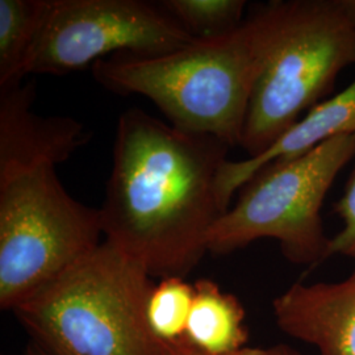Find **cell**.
Here are the masks:
<instances>
[{
	"label": "cell",
	"mask_w": 355,
	"mask_h": 355,
	"mask_svg": "<svg viewBox=\"0 0 355 355\" xmlns=\"http://www.w3.org/2000/svg\"><path fill=\"white\" fill-rule=\"evenodd\" d=\"M275 324L316 355H355V268L340 282H296L272 300Z\"/></svg>",
	"instance_id": "cell-9"
},
{
	"label": "cell",
	"mask_w": 355,
	"mask_h": 355,
	"mask_svg": "<svg viewBox=\"0 0 355 355\" xmlns=\"http://www.w3.org/2000/svg\"><path fill=\"white\" fill-rule=\"evenodd\" d=\"M26 355H51L46 350H44L38 343L29 341L26 345Z\"/></svg>",
	"instance_id": "cell-18"
},
{
	"label": "cell",
	"mask_w": 355,
	"mask_h": 355,
	"mask_svg": "<svg viewBox=\"0 0 355 355\" xmlns=\"http://www.w3.org/2000/svg\"><path fill=\"white\" fill-rule=\"evenodd\" d=\"M193 40L161 6L146 1L51 0L26 76L67 74L117 53L164 54Z\"/></svg>",
	"instance_id": "cell-7"
},
{
	"label": "cell",
	"mask_w": 355,
	"mask_h": 355,
	"mask_svg": "<svg viewBox=\"0 0 355 355\" xmlns=\"http://www.w3.org/2000/svg\"><path fill=\"white\" fill-rule=\"evenodd\" d=\"M193 288L186 343L196 350L214 355L232 354L248 347L246 312L239 297L205 278L198 280Z\"/></svg>",
	"instance_id": "cell-11"
},
{
	"label": "cell",
	"mask_w": 355,
	"mask_h": 355,
	"mask_svg": "<svg viewBox=\"0 0 355 355\" xmlns=\"http://www.w3.org/2000/svg\"><path fill=\"white\" fill-rule=\"evenodd\" d=\"M33 99L32 85L0 86V177L33 166L62 164L89 140L78 120L35 114Z\"/></svg>",
	"instance_id": "cell-8"
},
{
	"label": "cell",
	"mask_w": 355,
	"mask_h": 355,
	"mask_svg": "<svg viewBox=\"0 0 355 355\" xmlns=\"http://www.w3.org/2000/svg\"><path fill=\"white\" fill-rule=\"evenodd\" d=\"M266 355H308L299 352L297 349L288 346V345H284V343H278V345H274L271 347H267ZM316 355V354H315Z\"/></svg>",
	"instance_id": "cell-17"
},
{
	"label": "cell",
	"mask_w": 355,
	"mask_h": 355,
	"mask_svg": "<svg viewBox=\"0 0 355 355\" xmlns=\"http://www.w3.org/2000/svg\"><path fill=\"white\" fill-rule=\"evenodd\" d=\"M355 133V80L341 92L318 103L274 141L266 150L241 161H227L217 177L221 208L228 211L230 200L263 167L300 157L324 142Z\"/></svg>",
	"instance_id": "cell-10"
},
{
	"label": "cell",
	"mask_w": 355,
	"mask_h": 355,
	"mask_svg": "<svg viewBox=\"0 0 355 355\" xmlns=\"http://www.w3.org/2000/svg\"><path fill=\"white\" fill-rule=\"evenodd\" d=\"M229 145L140 108L120 116L114 164L99 208L103 240L158 279L186 278L224 215L217 177Z\"/></svg>",
	"instance_id": "cell-1"
},
{
	"label": "cell",
	"mask_w": 355,
	"mask_h": 355,
	"mask_svg": "<svg viewBox=\"0 0 355 355\" xmlns=\"http://www.w3.org/2000/svg\"><path fill=\"white\" fill-rule=\"evenodd\" d=\"M3 355H4V354H3Z\"/></svg>",
	"instance_id": "cell-19"
},
{
	"label": "cell",
	"mask_w": 355,
	"mask_h": 355,
	"mask_svg": "<svg viewBox=\"0 0 355 355\" xmlns=\"http://www.w3.org/2000/svg\"><path fill=\"white\" fill-rule=\"evenodd\" d=\"M161 7L195 38L215 37L241 24L243 0H165Z\"/></svg>",
	"instance_id": "cell-14"
},
{
	"label": "cell",
	"mask_w": 355,
	"mask_h": 355,
	"mask_svg": "<svg viewBox=\"0 0 355 355\" xmlns=\"http://www.w3.org/2000/svg\"><path fill=\"white\" fill-rule=\"evenodd\" d=\"M334 212L343 220V229L328 245V258L343 255L355 261V170L349 178L343 196L334 205Z\"/></svg>",
	"instance_id": "cell-15"
},
{
	"label": "cell",
	"mask_w": 355,
	"mask_h": 355,
	"mask_svg": "<svg viewBox=\"0 0 355 355\" xmlns=\"http://www.w3.org/2000/svg\"><path fill=\"white\" fill-rule=\"evenodd\" d=\"M354 157L353 133L263 167L242 187L237 203L216 221L208 234V252L233 253L270 239L279 243L292 263H322L328 259L330 240L324 229L322 204L336 178Z\"/></svg>",
	"instance_id": "cell-5"
},
{
	"label": "cell",
	"mask_w": 355,
	"mask_h": 355,
	"mask_svg": "<svg viewBox=\"0 0 355 355\" xmlns=\"http://www.w3.org/2000/svg\"><path fill=\"white\" fill-rule=\"evenodd\" d=\"M355 64V0L279 1V19L257 79L241 146L258 155Z\"/></svg>",
	"instance_id": "cell-4"
},
{
	"label": "cell",
	"mask_w": 355,
	"mask_h": 355,
	"mask_svg": "<svg viewBox=\"0 0 355 355\" xmlns=\"http://www.w3.org/2000/svg\"><path fill=\"white\" fill-rule=\"evenodd\" d=\"M51 0H0V86L21 82Z\"/></svg>",
	"instance_id": "cell-12"
},
{
	"label": "cell",
	"mask_w": 355,
	"mask_h": 355,
	"mask_svg": "<svg viewBox=\"0 0 355 355\" xmlns=\"http://www.w3.org/2000/svg\"><path fill=\"white\" fill-rule=\"evenodd\" d=\"M159 355H214L207 354L200 350L193 349L189 343H180L178 345H171V346H161V354ZM224 355H266V349H261V347H245L240 352L232 353V354Z\"/></svg>",
	"instance_id": "cell-16"
},
{
	"label": "cell",
	"mask_w": 355,
	"mask_h": 355,
	"mask_svg": "<svg viewBox=\"0 0 355 355\" xmlns=\"http://www.w3.org/2000/svg\"><path fill=\"white\" fill-rule=\"evenodd\" d=\"M193 293V284L186 278L173 277L154 283L146 302V322L159 346L186 341Z\"/></svg>",
	"instance_id": "cell-13"
},
{
	"label": "cell",
	"mask_w": 355,
	"mask_h": 355,
	"mask_svg": "<svg viewBox=\"0 0 355 355\" xmlns=\"http://www.w3.org/2000/svg\"><path fill=\"white\" fill-rule=\"evenodd\" d=\"M278 19L279 1H272L224 35L164 54L117 53L94 64L92 74L112 92L148 98L174 127L241 146Z\"/></svg>",
	"instance_id": "cell-2"
},
{
	"label": "cell",
	"mask_w": 355,
	"mask_h": 355,
	"mask_svg": "<svg viewBox=\"0 0 355 355\" xmlns=\"http://www.w3.org/2000/svg\"><path fill=\"white\" fill-rule=\"evenodd\" d=\"M54 167L0 177L3 311L12 312L103 242L99 209L69 195Z\"/></svg>",
	"instance_id": "cell-6"
},
{
	"label": "cell",
	"mask_w": 355,
	"mask_h": 355,
	"mask_svg": "<svg viewBox=\"0 0 355 355\" xmlns=\"http://www.w3.org/2000/svg\"><path fill=\"white\" fill-rule=\"evenodd\" d=\"M154 283L103 240L12 313L51 355H159L146 322Z\"/></svg>",
	"instance_id": "cell-3"
}]
</instances>
